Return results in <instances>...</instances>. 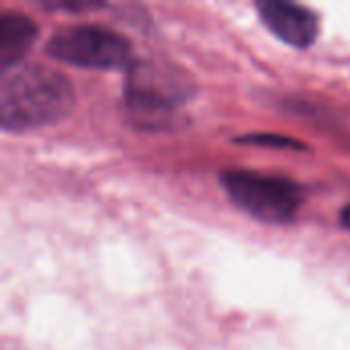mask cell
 Segmentation results:
<instances>
[{
  "mask_svg": "<svg viewBox=\"0 0 350 350\" xmlns=\"http://www.w3.org/2000/svg\"><path fill=\"white\" fill-rule=\"evenodd\" d=\"M76 103L70 80L47 66H23L6 72L0 86V125L4 131H29L68 117Z\"/></svg>",
  "mask_w": 350,
  "mask_h": 350,
  "instance_id": "1",
  "label": "cell"
},
{
  "mask_svg": "<svg viewBox=\"0 0 350 350\" xmlns=\"http://www.w3.org/2000/svg\"><path fill=\"white\" fill-rule=\"evenodd\" d=\"M219 183L242 211L265 224H289L304 203V191L287 178L252 170H226Z\"/></svg>",
  "mask_w": 350,
  "mask_h": 350,
  "instance_id": "2",
  "label": "cell"
},
{
  "mask_svg": "<svg viewBox=\"0 0 350 350\" xmlns=\"http://www.w3.org/2000/svg\"><path fill=\"white\" fill-rule=\"evenodd\" d=\"M47 55L90 70H115L129 62L131 47L119 33L98 25H70L59 29L45 47Z\"/></svg>",
  "mask_w": 350,
  "mask_h": 350,
  "instance_id": "3",
  "label": "cell"
},
{
  "mask_svg": "<svg viewBox=\"0 0 350 350\" xmlns=\"http://www.w3.org/2000/svg\"><path fill=\"white\" fill-rule=\"evenodd\" d=\"M262 23L285 43L293 47H310L318 37V16L299 4L267 0L258 4Z\"/></svg>",
  "mask_w": 350,
  "mask_h": 350,
  "instance_id": "4",
  "label": "cell"
},
{
  "mask_svg": "<svg viewBox=\"0 0 350 350\" xmlns=\"http://www.w3.org/2000/svg\"><path fill=\"white\" fill-rule=\"evenodd\" d=\"M37 39V25L21 12H2L0 16V68L10 72L27 55Z\"/></svg>",
  "mask_w": 350,
  "mask_h": 350,
  "instance_id": "5",
  "label": "cell"
},
{
  "mask_svg": "<svg viewBox=\"0 0 350 350\" xmlns=\"http://www.w3.org/2000/svg\"><path fill=\"white\" fill-rule=\"evenodd\" d=\"M242 142H250V144H260V146H265V144H275V146H279V148H283V146H289V148H295L297 146V142H293V139H287V137H279V135H252V137H244Z\"/></svg>",
  "mask_w": 350,
  "mask_h": 350,
  "instance_id": "6",
  "label": "cell"
},
{
  "mask_svg": "<svg viewBox=\"0 0 350 350\" xmlns=\"http://www.w3.org/2000/svg\"><path fill=\"white\" fill-rule=\"evenodd\" d=\"M340 221H342V226L347 228L350 232V203L342 209V213H340Z\"/></svg>",
  "mask_w": 350,
  "mask_h": 350,
  "instance_id": "7",
  "label": "cell"
}]
</instances>
